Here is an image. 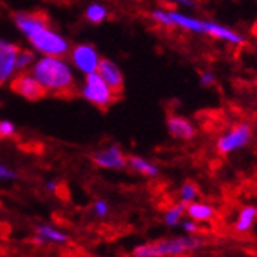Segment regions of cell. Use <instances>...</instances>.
<instances>
[{
	"label": "cell",
	"mask_w": 257,
	"mask_h": 257,
	"mask_svg": "<svg viewBox=\"0 0 257 257\" xmlns=\"http://www.w3.org/2000/svg\"><path fill=\"white\" fill-rule=\"evenodd\" d=\"M96 165L102 168H109V170H122L128 165V160L123 156L122 150L117 147H108L99 153L92 156Z\"/></svg>",
	"instance_id": "7c38bea8"
},
{
	"label": "cell",
	"mask_w": 257,
	"mask_h": 257,
	"mask_svg": "<svg viewBox=\"0 0 257 257\" xmlns=\"http://www.w3.org/2000/svg\"><path fill=\"white\" fill-rule=\"evenodd\" d=\"M182 228H183V231L186 232V234H190V236H194V234H197V232L200 231L199 223L194 222V220H191V219L182 222Z\"/></svg>",
	"instance_id": "603a6c76"
},
{
	"label": "cell",
	"mask_w": 257,
	"mask_h": 257,
	"mask_svg": "<svg viewBox=\"0 0 257 257\" xmlns=\"http://www.w3.org/2000/svg\"><path fill=\"white\" fill-rule=\"evenodd\" d=\"M11 89L14 92H17L19 96L25 97L31 102L36 100H42L48 92L42 86V83L28 73H20L19 76H16L11 82Z\"/></svg>",
	"instance_id": "52a82bcc"
},
{
	"label": "cell",
	"mask_w": 257,
	"mask_h": 257,
	"mask_svg": "<svg viewBox=\"0 0 257 257\" xmlns=\"http://www.w3.org/2000/svg\"><path fill=\"white\" fill-rule=\"evenodd\" d=\"M128 167L139 173V174H142V176H147V177H156L159 176V167L154 165V163L145 157H140V156H130L128 159Z\"/></svg>",
	"instance_id": "9a60e30c"
},
{
	"label": "cell",
	"mask_w": 257,
	"mask_h": 257,
	"mask_svg": "<svg viewBox=\"0 0 257 257\" xmlns=\"http://www.w3.org/2000/svg\"><path fill=\"white\" fill-rule=\"evenodd\" d=\"M203 240L194 236H185L176 239H163L145 245H139L134 249V257H179L199 249Z\"/></svg>",
	"instance_id": "277c9868"
},
{
	"label": "cell",
	"mask_w": 257,
	"mask_h": 257,
	"mask_svg": "<svg viewBox=\"0 0 257 257\" xmlns=\"http://www.w3.org/2000/svg\"><path fill=\"white\" fill-rule=\"evenodd\" d=\"M14 22L39 53L54 57H60L68 53V40L50 28V20L46 14L19 13L14 16Z\"/></svg>",
	"instance_id": "7a4b0ae2"
},
{
	"label": "cell",
	"mask_w": 257,
	"mask_h": 257,
	"mask_svg": "<svg viewBox=\"0 0 257 257\" xmlns=\"http://www.w3.org/2000/svg\"><path fill=\"white\" fill-rule=\"evenodd\" d=\"M185 206L186 205H183V203L179 202V203L173 205L168 209V211L165 213V217H163V220H165V223L168 226H176V225H179L182 222V219L185 216Z\"/></svg>",
	"instance_id": "e0dca14e"
},
{
	"label": "cell",
	"mask_w": 257,
	"mask_h": 257,
	"mask_svg": "<svg viewBox=\"0 0 257 257\" xmlns=\"http://www.w3.org/2000/svg\"><path fill=\"white\" fill-rule=\"evenodd\" d=\"M165 2H170L173 5H179V7H183V8H188V10L196 8L194 0H165Z\"/></svg>",
	"instance_id": "cb8c5ba5"
},
{
	"label": "cell",
	"mask_w": 257,
	"mask_h": 257,
	"mask_svg": "<svg viewBox=\"0 0 257 257\" xmlns=\"http://www.w3.org/2000/svg\"><path fill=\"white\" fill-rule=\"evenodd\" d=\"M257 219V206L255 205H245L240 208V211L237 214V219L234 222V229L239 234H243V232H248L254 222Z\"/></svg>",
	"instance_id": "5bb4252c"
},
{
	"label": "cell",
	"mask_w": 257,
	"mask_h": 257,
	"mask_svg": "<svg viewBox=\"0 0 257 257\" xmlns=\"http://www.w3.org/2000/svg\"><path fill=\"white\" fill-rule=\"evenodd\" d=\"M82 96L100 109H106L115 99H117V96L114 94L111 88L105 83V80L97 73L86 74L85 83L82 88Z\"/></svg>",
	"instance_id": "8992f818"
},
{
	"label": "cell",
	"mask_w": 257,
	"mask_h": 257,
	"mask_svg": "<svg viewBox=\"0 0 257 257\" xmlns=\"http://www.w3.org/2000/svg\"><path fill=\"white\" fill-rule=\"evenodd\" d=\"M199 83L202 88H211L216 85V74L213 71H200Z\"/></svg>",
	"instance_id": "44dd1931"
},
{
	"label": "cell",
	"mask_w": 257,
	"mask_h": 257,
	"mask_svg": "<svg viewBox=\"0 0 257 257\" xmlns=\"http://www.w3.org/2000/svg\"><path fill=\"white\" fill-rule=\"evenodd\" d=\"M252 140V128L246 122H239L229 126L216 140V150L219 154L229 156L248 147Z\"/></svg>",
	"instance_id": "5b68a950"
},
{
	"label": "cell",
	"mask_w": 257,
	"mask_h": 257,
	"mask_svg": "<svg viewBox=\"0 0 257 257\" xmlns=\"http://www.w3.org/2000/svg\"><path fill=\"white\" fill-rule=\"evenodd\" d=\"M96 213H97L99 216H106V213H108V205H106L105 202L99 200V202L96 203Z\"/></svg>",
	"instance_id": "d4e9b609"
},
{
	"label": "cell",
	"mask_w": 257,
	"mask_h": 257,
	"mask_svg": "<svg viewBox=\"0 0 257 257\" xmlns=\"http://www.w3.org/2000/svg\"><path fill=\"white\" fill-rule=\"evenodd\" d=\"M185 213L191 220L197 223H203V222H211L216 217V208L211 203L194 200L185 206Z\"/></svg>",
	"instance_id": "4fadbf2b"
},
{
	"label": "cell",
	"mask_w": 257,
	"mask_h": 257,
	"mask_svg": "<svg viewBox=\"0 0 257 257\" xmlns=\"http://www.w3.org/2000/svg\"><path fill=\"white\" fill-rule=\"evenodd\" d=\"M71 59H73V63L85 74L96 73L99 62H100V57H99L96 48L88 43L74 46V50L71 53Z\"/></svg>",
	"instance_id": "ba28073f"
},
{
	"label": "cell",
	"mask_w": 257,
	"mask_h": 257,
	"mask_svg": "<svg viewBox=\"0 0 257 257\" xmlns=\"http://www.w3.org/2000/svg\"><path fill=\"white\" fill-rule=\"evenodd\" d=\"M97 74L105 80V83L111 88V91L115 96H120L123 92L125 86V79L120 71V68L115 65L112 60L108 59H100L99 66H97Z\"/></svg>",
	"instance_id": "9c48e42d"
},
{
	"label": "cell",
	"mask_w": 257,
	"mask_h": 257,
	"mask_svg": "<svg viewBox=\"0 0 257 257\" xmlns=\"http://www.w3.org/2000/svg\"><path fill=\"white\" fill-rule=\"evenodd\" d=\"M33 76L42 83L46 92L56 97H74L76 80L71 68L65 60L54 56H45L33 68Z\"/></svg>",
	"instance_id": "3957f363"
},
{
	"label": "cell",
	"mask_w": 257,
	"mask_h": 257,
	"mask_svg": "<svg viewBox=\"0 0 257 257\" xmlns=\"http://www.w3.org/2000/svg\"><path fill=\"white\" fill-rule=\"evenodd\" d=\"M16 174L13 173V171H10L8 168H5V167H2L0 165V179H13Z\"/></svg>",
	"instance_id": "484cf974"
},
{
	"label": "cell",
	"mask_w": 257,
	"mask_h": 257,
	"mask_svg": "<svg viewBox=\"0 0 257 257\" xmlns=\"http://www.w3.org/2000/svg\"><path fill=\"white\" fill-rule=\"evenodd\" d=\"M106 16H108V11L102 5H91L86 10V19L91 23H100L106 19Z\"/></svg>",
	"instance_id": "ac0fdd59"
},
{
	"label": "cell",
	"mask_w": 257,
	"mask_h": 257,
	"mask_svg": "<svg viewBox=\"0 0 257 257\" xmlns=\"http://www.w3.org/2000/svg\"><path fill=\"white\" fill-rule=\"evenodd\" d=\"M16 133V126L14 123L8 122V120H0V139H5L10 136H14Z\"/></svg>",
	"instance_id": "7402d4cb"
},
{
	"label": "cell",
	"mask_w": 257,
	"mask_h": 257,
	"mask_svg": "<svg viewBox=\"0 0 257 257\" xmlns=\"http://www.w3.org/2000/svg\"><path fill=\"white\" fill-rule=\"evenodd\" d=\"M39 234L43 237V239H50V240H54V242H66V236L62 234V232L53 229L51 226H40L39 228Z\"/></svg>",
	"instance_id": "ffe728a7"
},
{
	"label": "cell",
	"mask_w": 257,
	"mask_h": 257,
	"mask_svg": "<svg viewBox=\"0 0 257 257\" xmlns=\"http://www.w3.org/2000/svg\"><path fill=\"white\" fill-rule=\"evenodd\" d=\"M150 17L160 27L179 28V30L188 31L193 34L208 36V37H213L216 40H220L223 43L232 45V46H245L248 43V40L243 34L223 25V23L194 17V16L185 14V13H180L176 10L157 8V10L151 11Z\"/></svg>",
	"instance_id": "6da1fadb"
},
{
	"label": "cell",
	"mask_w": 257,
	"mask_h": 257,
	"mask_svg": "<svg viewBox=\"0 0 257 257\" xmlns=\"http://www.w3.org/2000/svg\"><path fill=\"white\" fill-rule=\"evenodd\" d=\"M199 197V188L197 185L193 183V182H185L180 190H179V202L183 203V205H188L194 200H197Z\"/></svg>",
	"instance_id": "2e32d148"
},
{
	"label": "cell",
	"mask_w": 257,
	"mask_h": 257,
	"mask_svg": "<svg viewBox=\"0 0 257 257\" xmlns=\"http://www.w3.org/2000/svg\"><path fill=\"white\" fill-rule=\"evenodd\" d=\"M20 48L7 40H0V86H2L14 73L16 60Z\"/></svg>",
	"instance_id": "8fae6325"
},
{
	"label": "cell",
	"mask_w": 257,
	"mask_h": 257,
	"mask_svg": "<svg viewBox=\"0 0 257 257\" xmlns=\"http://www.w3.org/2000/svg\"><path fill=\"white\" fill-rule=\"evenodd\" d=\"M34 62V53L31 51H19L17 54V60H16V69H19V71H23V69H27L31 63Z\"/></svg>",
	"instance_id": "d6986e66"
},
{
	"label": "cell",
	"mask_w": 257,
	"mask_h": 257,
	"mask_svg": "<svg viewBox=\"0 0 257 257\" xmlns=\"http://www.w3.org/2000/svg\"><path fill=\"white\" fill-rule=\"evenodd\" d=\"M167 130H168V134L173 139L183 140V142L193 140L197 136L196 125L188 117H185V115H180V114H170L168 115Z\"/></svg>",
	"instance_id": "30bf717a"
}]
</instances>
